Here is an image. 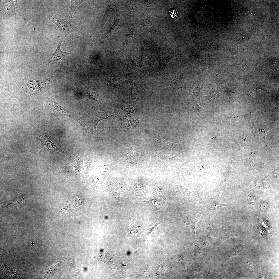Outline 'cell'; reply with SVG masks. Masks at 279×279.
<instances>
[{
    "label": "cell",
    "instance_id": "obj_1",
    "mask_svg": "<svg viewBox=\"0 0 279 279\" xmlns=\"http://www.w3.org/2000/svg\"><path fill=\"white\" fill-rule=\"evenodd\" d=\"M49 19L58 27L59 30V37H66L71 32L78 30L77 27L61 16H52Z\"/></svg>",
    "mask_w": 279,
    "mask_h": 279
},
{
    "label": "cell",
    "instance_id": "obj_2",
    "mask_svg": "<svg viewBox=\"0 0 279 279\" xmlns=\"http://www.w3.org/2000/svg\"><path fill=\"white\" fill-rule=\"evenodd\" d=\"M51 100L53 108L58 113L74 120L83 128H86L85 123L76 115L60 106L56 101L53 98H51Z\"/></svg>",
    "mask_w": 279,
    "mask_h": 279
},
{
    "label": "cell",
    "instance_id": "obj_3",
    "mask_svg": "<svg viewBox=\"0 0 279 279\" xmlns=\"http://www.w3.org/2000/svg\"><path fill=\"white\" fill-rule=\"evenodd\" d=\"M38 140L40 141L42 143L49 151L53 152H58L65 153L60 149L57 146L56 144L49 139L47 136L44 128L40 133L37 135Z\"/></svg>",
    "mask_w": 279,
    "mask_h": 279
},
{
    "label": "cell",
    "instance_id": "obj_4",
    "mask_svg": "<svg viewBox=\"0 0 279 279\" xmlns=\"http://www.w3.org/2000/svg\"><path fill=\"white\" fill-rule=\"evenodd\" d=\"M63 38H60L56 50L51 57L50 63H59L65 60L68 56L70 50L67 52H64L62 51L60 49L61 44L63 41Z\"/></svg>",
    "mask_w": 279,
    "mask_h": 279
},
{
    "label": "cell",
    "instance_id": "obj_5",
    "mask_svg": "<svg viewBox=\"0 0 279 279\" xmlns=\"http://www.w3.org/2000/svg\"><path fill=\"white\" fill-rule=\"evenodd\" d=\"M114 115V114L113 111H107L102 115L95 118L91 123V130L94 133H97L98 131L96 130V126L98 123L100 121L104 119H112L113 118Z\"/></svg>",
    "mask_w": 279,
    "mask_h": 279
},
{
    "label": "cell",
    "instance_id": "obj_6",
    "mask_svg": "<svg viewBox=\"0 0 279 279\" xmlns=\"http://www.w3.org/2000/svg\"><path fill=\"white\" fill-rule=\"evenodd\" d=\"M127 150V157L125 161L128 163L141 165L139 159L133 149L128 148Z\"/></svg>",
    "mask_w": 279,
    "mask_h": 279
},
{
    "label": "cell",
    "instance_id": "obj_7",
    "mask_svg": "<svg viewBox=\"0 0 279 279\" xmlns=\"http://www.w3.org/2000/svg\"><path fill=\"white\" fill-rule=\"evenodd\" d=\"M106 253L98 252L95 254L94 257L97 259L98 261H102L107 265H109V263H110L111 260V257H109L108 255H107Z\"/></svg>",
    "mask_w": 279,
    "mask_h": 279
},
{
    "label": "cell",
    "instance_id": "obj_8",
    "mask_svg": "<svg viewBox=\"0 0 279 279\" xmlns=\"http://www.w3.org/2000/svg\"><path fill=\"white\" fill-rule=\"evenodd\" d=\"M86 1L84 0H71V5L69 10L67 17L71 18L72 15L76 8L82 3Z\"/></svg>",
    "mask_w": 279,
    "mask_h": 279
},
{
    "label": "cell",
    "instance_id": "obj_9",
    "mask_svg": "<svg viewBox=\"0 0 279 279\" xmlns=\"http://www.w3.org/2000/svg\"><path fill=\"white\" fill-rule=\"evenodd\" d=\"M105 80L114 89L118 88L117 79L113 73L108 74Z\"/></svg>",
    "mask_w": 279,
    "mask_h": 279
},
{
    "label": "cell",
    "instance_id": "obj_10",
    "mask_svg": "<svg viewBox=\"0 0 279 279\" xmlns=\"http://www.w3.org/2000/svg\"><path fill=\"white\" fill-rule=\"evenodd\" d=\"M152 190L154 192L165 201L171 206H172L170 202L165 197L161 190L156 185L154 181L152 182Z\"/></svg>",
    "mask_w": 279,
    "mask_h": 279
},
{
    "label": "cell",
    "instance_id": "obj_11",
    "mask_svg": "<svg viewBox=\"0 0 279 279\" xmlns=\"http://www.w3.org/2000/svg\"><path fill=\"white\" fill-rule=\"evenodd\" d=\"M147 206L150 210L157 211L160 209V204L156 200L152 199L147 203Z\"/></svg>",
    "mask_w": 279,
    "mask_h": 279
},
{
    "label": "cell",
    "instance_id": "obj_12",
    "mask_svg": "<svg viewBox=\"0 0 279 279\" xmlns=\"http://www.w3.org/2000/svg\"><path fill=\"white\" fill-rule=\"evenodd\" d=\"M119 24V20L117 18L116 19L114 25H113L112 26L111 28L103 38L102 40L105 41L106 40H107V39L109 37V36L113 33L115 29L118 26Z\"/></svg>",
    "mask_w": 279,
    "mask_h": 279
},
{
    "label": "cell",
    "instance_id": "obj_13",
    "mask_svg": "<svg viewBox=\"0 0 279 279\" xmlns=\"http://www.w3.org/2000/svg\"><path fill=\"white\" fill-rule=\"evenodd\" d=\"M157 139L159 142L160 144L163 146L168 147H174L178 145L167 141L163 139L160 136L158 135Z\"/></svg>",
    "mask_w": 279,
    "mask_h": 279
},
{
    "label": "cell",
    "instance_id": "obj_14",
    "mask_svg": "<svg viewBox=\"0 0 279 279\" xmlns=\"http://www.w3.org/2000/svg\"><path fill=\"white\" fill-rule=\"evenodd\" d=\"M119 107L122 109L127 114H128L133 113L135 110V109L132 106L128 104H124L121 106Z\"/></svg>",
    "mask_w": 279,
    "mask_h": 279
},
{
    "label": "cell",
    "instance_id": "obj_15",
    "mask_svg": "<svg viewBox=\"0 0 279 279\" xmlns=\"http://www.w3.org/2000/svg\"><path fill=\"white\" fill-rule=\"evenodd\" d=\"M14 1H7L8 4H6L7 5L6 7V12H8L9 13V12L12 13V12H13L15 9V5H14Z\"/></svg>",
    "mask_w": 279,
    "mask_h": 279
},
{
    "label": "cell",
    "instance_id": "obj_16",
    "mask_svg": "<svg viewBox=\"0 0 279 279\" xmlns=\"http://www.w3.org/2000/svg\"><path fill=\"white\" fill-rule=\"evenodd\" d=\"M86 90L87 92L89 98L92 100H95L96 101L100 107L99 102L95 97L92 91L90 89L88 88H87Z\"/></svg>",
    "mask_w": 279,
    "mask_h": 279
},
{
    "label": "cell",
    "instance_id": "obj_17",
    "mask_svg": "<svg viewBox=\"0 0 279 279\" xmlns=\"http://www.w3.org/2000/svg\"><path fill=\"white\" fill-rule=\"evenodd\" d=\"M114 7L113 4L111 2H110L108 5L105 12L106 15V16L109 15L112 12H113Z\"/></svg>",
    "mask_w": 279,
    "mask_h": 279
},
{
    "label": "cell",
    "instance_id": "obj_18",
    "mask_svg": "<svg viewBox=\"0 0 279 279\" xmlns=\"http://www.w3.org/2000/svg\"><path fill=\"white\" fill-rule=\"evenodd\" d=\"M59 264V263L57 262L55 264L48 269L47 272L46 274H49L52 272L53 271L55 270V269L56 268V267H58Z\"/></svg>",
    "mask_w": 279,
    "mask_h": 279
},
{
    "label": "cell",
    "instance_id": "obj_19",
    "mask_svg": "<svg viewBox=\"0 0 279 279\" xmlns=\"http://www.w3.org/2000/svg\"><path fill=\"white\" fill-rule=\"evenodd\" d=\"M259 229L260 230V233H261V235H263L264 237L266 236V231H265L264 229L262 227H260Z\"/></svg>",
    "mask_w": 279,
    "mask_h": 279
},
{
    "label": "cell",
    "instance_id": "obj_20",
    "mask_svg": "<svg viewBox=\"0 0 279 279\" xmlns=\"http://www.w3.org/2000/svg\"><path fill=\"white\" fill-rule=\"evenodd\" d=\"M266 203H263L261 205V208L262 210H265L267 208V204L266 205Z\"/></svg>",
    "mask_w": 279,
    "mask_h": 279
}]
</instances>
